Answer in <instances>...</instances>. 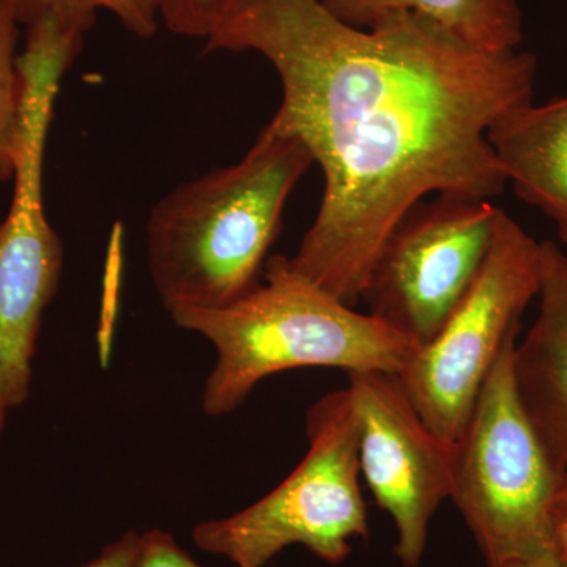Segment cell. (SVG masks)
I'll use <instances>...</instances> for the list:
<instances>
[{"mask_svg": "<svg viewBox=\"0 0 567 567\" xmlns=\"http://www.w3.org/2000/svg\"><path fill=\"white\" fill-rule=\"evenodd\" d=\"M488 142L514 193L550 218L567 245V95L509 112Z\"/></svg>", "mask_w": 567, "mask_h": 567, "instance_id": "obj_11", "label": "cell"}, {"mask_svg": "<svg viewBox=\"0 0 567 567\" xmlns=\"http://www.w3.org/2000/svg\"><path fill=\"white\" fill-rule=\"evenodd\" d=\"M262 278L224 308L171 312L178 327L203 336L215 349L203 394L208 416L229 415L262 380L279 372L336 368L347 374H399L417 350L412 339L297 274L286 256L268 257Z\"/></svg>", "mask_w": 567, "mask_h": 567, "instance_id": "obj_3", "label": "cell"}, {"mask_svg": "<svg viewBox=\"0 0 567 567\" xmlns=\"http://www.w3.org/2000/svg\"><path fill=\"white\" fill-rule=\"evenodd\" d=\"M78 55L51 31L29 33L18 55L21 140L10 210L0 223V402L9 410L31 394L41 320L61 282L63 246L44 212L43 164L61 81Z\"/></svg>", "mask_w": 567, "mask_h": 567, "instance_id": "obj_5", "label": "cell"}, {"mask_svg": "<svg viewBox=\"0 0 567 567\" xmlns=\"http://www.w3.org/2000/svg\"><path fill=\"white\" fill-rule=\"evenodd\" d=\"M511 339L454 443L450 499L487 567L558 547L557 503L567 470L555 461L522 405Z\"/></svg>", "mask_w": 567, "mask_h": 567, "instance_id": "obj_4", "label": "cell"}, {"mask_svg": "<svg viewBox=\"0 0 567 567\" xmlns=\"http://www.w3.org/2000/svg\"><path fill=\"white\" fill-rule=\"evenodd\" d=\"M347 377L361 476L377 505L393 518L395 557L404 567H420L432 517L450 499L454 445L424 423L398 374Z\"/></svg>", "mask_w": 567, "mask_h": 567, "instance_id": "obj_9", "label": "cell"}, {"mask_svg": "<svg viewBox=\"0 0 567 567\" xmlns=\"http://www.w3.org/2000/svg\"><path fill=\"white\" fill-rule=\"evenodd\" d=\"M306 435L303 461L270 494L234 516L194 528L200 550L238 567H265L287 547L301 546L338 566L352 551L350 540L368 539L357 423L347 388L311 405Z\"/></svg>", "mask_w": 567, "mask_h": 567, "instance_id": "obj_6", "label": "cell"}, {"mask_svg": "<svg viewBox=\"0 0 567 567\" xmlns=\"http://www.w3.org/2000/svg\"><path fill=\"white\" fill-rule=\"evenodd\" d=\"M141 535L136 532L125 533L121 539L107 544L99 557L80 567H133L140 548Z\"/></svg>", "mask_w": 567, "mask_h": 567, "instance_id": "obj_17", "label": "cell"}, {"mask_svg": "<svg viewBox=\"0 0 567 567\" xmlns=\"http://www.w3.org/2000/svg\"><path fill=\"white\" fill-rule=\"evenodd\" d=\"M502 567H567V554L558 546L535 557L513 559Z\"/></svg>", "mask_w": 567, "mask_h": 567, "instance_id": "obj_18", "label": "cell"}, {"mask_svg": "<svg viewBox=\"0 0 567 567\" xmlns=\"http://www.w3.org/2000/svg\"><path fill=\"white\" fill-rule=\"evenodd\" d=\"M20 24L10 0H0V182L17 167L21 140L22 82L18 70Z\"/></svg>", "mask_w": 567, "mask_h": 567, "instance_id": "obj_14", "label": "cell"}, {"mask_svg": "<svg viewBox=\"0 0 567 567\" xmlns=\"http://www.w3.org/2000/svg\"><path fill=\"white\" fill-rule=\"evenodd\" d=\"M540 287V244L502 210L470 289L431 342L399 372L401 385L440 439H461L488 374Z\"/></svg>", "mask_w": 567, "mask_h": 567, "instance_id": "obj_7", "label": "cell"}, {"mask_svg": "<svg viewBox=\"0 0 567 567\" xmlns=\"http://www.w3.org/2000/svg\"><path fill=\"white\" fill-rule=\"evenodd\" d=\"M133 567H203L181 546L171 533L151 529L141 535Z\"/></svg>", "mask_w": 567, "mask_h": 567, "instance_id": "obj_16", "label": "cell"}, {"mask_svg": "<svg viewBox=\"0 0 567 567\" xmlns=\"http://www.w3.org/2000/svg\"><path fill=\"white\" fill-rule=\"evenodd\" d=\"M215 51L257 52L278 73L282 100L267 126L303 142L324 181L287 260L350 306L413 205L505 192L488 132L535 93V55L473 47L409 11L361 29L320 0H221L205 40Z\"/></svg>", "mask_w": 567, "mask_h": 567, "instance_id": "obj_1", "label": "cell"}, {"mask_svg": "<svg viewBox=\"0 0 567 567\" xmlns=\"http://www.w3.org/2000/svg\"><path fill=\"white\" fill-rule=\"evenodd\" d=\"M539 312L514 350V382L544 445L567 470V256L540 241Z\"/></svg>", "mask_w": 567, "mask_h": 567, "instance_id": "obj_10", "label": "cell"}, {"mask_svg": "<svg viewBox=\"0 0 567 567\" xmlns=\"http://www.w3.org/2000/svg\"><path fill=\"white\" fill-rule=\"evenodd\" d=\"M7 410L9 409L0 402V434H2L3 427H6Z\"/></svg>", "mask_w": 567, "mask_h": 567, "instance_id": "obj_20", "label": "cell"}, {"mask_svg": "<svg viewBox=\"0 0 567 567\" xmlns=\"http://www.w3.org/2000/svg\"><path fill=\"white\" fill-rule=\"evenodd\" d=\"M502 210L488 199L439 193L399 219L361 300L369 315L425 346L475 281Z\"/></svg>", "mask_w": 567, "mask_h": 567, "instance_id": "obj_8", "label": "cell"}, {"mask_svg": "<svg viewBox=\"0 0 567 567\" xmlns=\"http://www.w3.org/2000/svg\"><path fill=\"white\" fill-rule=\"evenodd\" d=\"M18 24L31 28L52 18L71 31L87 33L99 11H110L137 39H152L159 28V0H10Z\"/></svg>", "mask_w": 567, "mask_h": 567, "instance_id": "obj_13", "label": "cell"}, {"mask_svg": "<svg viewBox=\"0 0 567 567\" xmlns=\"http://www.w3.org/2000/svg\"><path fill=\"white\" fill-rule=\"evenodd\" d=\"M221 0H159V21L177 35L204 39L210 35Z\"/></svg>", "mask_w": 567, "mask_h": 567, "instance_id": "obj_15", "label": "cell"}, {"mask_svg": "<svg viewBox=\"0 0 567 567\" xmlns=\"http://www.w3.org/2000/svg\"><path fill=\"white\" fill-rule=\"evenodd\" d=\"M312 164L303 142L265 125L240 162L183 183L153 205L147 267L169 315L224 308L259 286L290 194Z\"/></svg>", "mask_w": 567, "mask_h": 567, "instance_id": "obj_2", "label": "cell"}, {"mask_svg": "<svg viewBox=\"0 0 567 567\" xmlns=\"http://www.w3.org/2000/svg\"><path fill=\"white\" fill-rule=\"evenodd\" d=\"M339 20L371 28L391 13L421 14L457 39L487 51H514L524 39V17L516 0H320Z\"/></svg>", "mask_w": 567, "mask_h": 567, "instance_id": "obj_12", "label": "cell"}, {"mask_svg": "<svg viewBox=\"0 0 567 567\" xmlns=\"http://www.w3.org/2000/svg\"><path fill=\"white\" fill-rule=\"evenodd\" d=\"M555 522H557L559 546H561L563 550L567 554V475L561 492H559Z\"/></svg>", "mask_w": 567, "mask_h": 567, "instance_id": "obj_19", "label": "cell"}]
</instances>
